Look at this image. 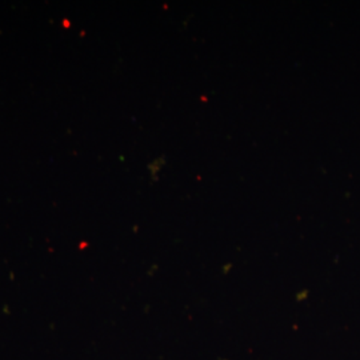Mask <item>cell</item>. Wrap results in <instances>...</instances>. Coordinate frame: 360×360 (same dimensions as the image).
<instances>
[]
</instances>
